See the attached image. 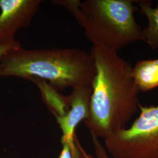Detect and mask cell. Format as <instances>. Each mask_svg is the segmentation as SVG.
<instances>
[{"label": "cell", "instance_id": "1", "mask_svg": "<svg viewBox=\"0 0 158 158\" xmlns=\"http://www.w3.org/2000/svg\"><path fill=\"white\" fill-rule=\"evenodd\" d=\"M96 74L89 118L83 122L91 137L107 138L123 130L139 110L140 91L132 66L118 52L93 46Z\"/></svg>", "mask_w": 158, "mask_h": 158}, {"label": "cell", "instance_id": "2", "mask_svg": "<svg viewBox=\"0 0 158 158\" xmlns=\"http://www.w3.org/2000/svg\"><path fill=\"white\" fill-rule=\"evenodd\" d=\"M96 74L90 53L74 48L26 49L7 52L1 60L2 77L40 79L59 90L91 87Z\"/></svg>", "mask_w": 158, "mask_h": 158}, {"label": "cell", "instance_id": "3", "mask_svg": "<svg viewBox=\"0 0 158 158\" xmlns=\"http://www.w3.org/2000/svg\"><path fill=\"white\" fill-rule=\"evenodd\" d=\"M135 0H63L67 8L83 28L93 46L118 52L141 40Z\"/></svg>", "mask_w": 158, "mask_h": 158}, {"label": "cell", "instance_id": "4", "mask_svg": "<svg viewBox=\"0 0 158 158\" xmlns=\"http://www.w3.org/2000/svg\"><path fill=\"white\" fill-rule=\"evenodd\" d=\"M140 114L129 128L104 139L114 158H158V105H139Z\"/></svg>", "mask_w": 158, "mask_h": 158}, {"label": "cell", "instance_id": "5", "mask_svg": "<svg viewBox=\"0 0 158 158\" xmlns=\"http://www.w3.org/2000/svg\"><path fill=\"white\" fill-rule=\"evenodd\" d=\"M42 2L41 0H0V45L19 44L15 35L31 24Z\"/></svg>", "mask_w": 158, "mask_h": 158}, {"label": "cell", "instance_id": "6", "mask_svg": "<svg viewBox=\"0 0 158 158\" xmlns=\"http://www.w3.org/2000/svg\"><path fill=\"white\" fill-rule=\"evenodd\" d=\"M91 87H81L73 89L69 97V108L62 117H57V122L62 132L61 142L68 143L72 148L73 158H82L75 139V130L81 121L89 118Z\"/></svg>", "mask_w": 158, "mask_h": 158}, {"label": "cell", "instance_id": "7", "mask_svg": "<svg viewBox=\"0 0 158 158\" xmlns=\"http://www.w3.org/2000/svg\"><path fill=\"white\" fill-rule=\"evenodd\" d=\"M138 11L147 18L148 25L142 29L141 40L153 50L158 49V5L148 0L136 1Z\"/></svg>", "mask_w": 158, "mask_h": 158}, {"label": "cell", "instance_id": "8", "mask_svg": "<svg viewBox=\"0 0 158 158\" xmlns=\"http://www.w3.org/2000/svg\"><path fill=\"white\" fill-rule=\"evenodd\" d=\"M132 75L140 92L158 87V58L137 62L132 68Z\"/></svg>", "mask_w": 158, "mask_h": 158}, {"label": "cell", "instance_id": "9", "mask_svg": "<svg viewBox=\"0 0 158 158\" xmlns=\"http://www.w3.org/2000/svg\"><path fill=\"white\" fill-rule=\"evenodd\" d=\"M41 91L44 102L55 117H62L69 110V97L60 94L56 89L46 81L40 79H32Z\"/></svg>", "mask_w": 158, "mask_h": 158}, {"label": "cell", "instance_id": "10", "mask_svg": "<svg viewBox=\"0 0 158 158\" xmlns=\"http://www.w3.org/2000/svg\"><path fill=\"white\" fill-rule=\"evenodd\" d=\"M91 138H92V141H93L96 158H110L105 148L103 147L101 142L98 140V138H96L94 137H91Z\"/></svg>", "mask_w": 158, "mask_h": 158}, {"label": "cell", "instance_id": "11", "mask_svg": "<svg viewBox=\"0 0 158 158\" xmlns=\"http://www.w3.org/2000/svg\"><path fill=\"white\" fill-rule=\"evenodd\" d=\"M21 45L20 44H18L17 45H0V77L1 76V60L3 56L6 55L7 52L11 51L13 49L21 47Z\"/></svg>", "mask_w": 158, "mask_h": 158}, {"label": "cell", "instance_id": "12", "mask_svg": "<svg viewBox=\"0 0 158 158\" xmlns=\"http://www.w3.org/2000/svg\"><path fill=\"white\" fill-rule=\"evenodd\" d=\"M62 145V149L59 158H73L72 148L68 143L61 142Z\"/></svg>", "mask_w": 158, "mask_h": 158}, {"label": "cell", "instance_id": "13", "mask_svg": "<svg viewBox=\"0 0 158 158\" xmlns=\"http://www.w3.org/2000/svg\"><path fill=\"white\" fill-rule=\"evenodd\" d=\"M75 141H76V143L77 146V147H78V148H79V150H80V152H81V155H82L83 158H94V157H93V156H91V155L89 154V153H87L85 151V150H84V149L82 148L81 145L80 144V143H79V141H78V140H77V136L76 137V139H75Z\"/></svg>", "mask_w": 158, "mask_h": 158}]
</instances>
